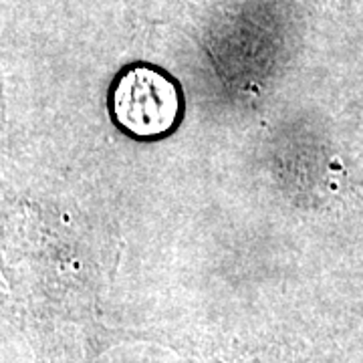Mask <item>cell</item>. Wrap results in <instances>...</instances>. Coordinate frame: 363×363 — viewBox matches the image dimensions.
Returning a JSON list of instances; mask_svg holds the SVG:
<instances>
[{"mask_svg":"<svg viewBox=\"0 0 363 363\" xmlns=\"http://www.w3.org/2000/svg\"><path fill=\"white\" fill-rule=\"evenodd\" d=\"M117 125L135 138H160L174 130L182 116L176 81L156 67L135 65L123 71L109 95Z\"/></svg>","mask_w":363,"mask_h":363,"instance_id":"6da1fadb","label":"cell"}]
</instances>
